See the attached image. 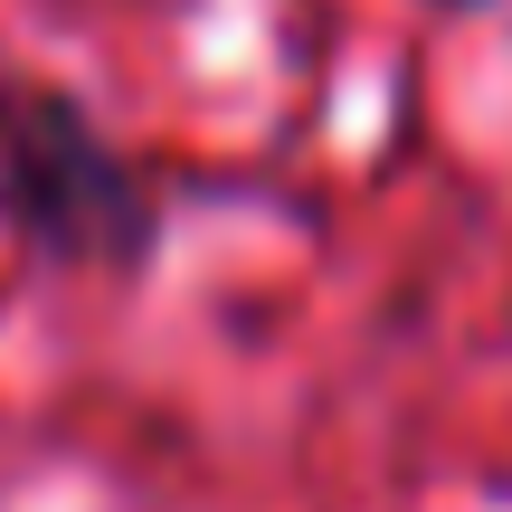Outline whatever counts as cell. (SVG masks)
I'll return each mask as SVG.
<instances>
[{
	"label": "cell",
	"mask_w": 512,
	"mask_h": 512,
	"mask_svg": "<svg viewBox=\"0 0 512 512\" xmlns=\"http://www.w3.org/2000/svg\"><path fill=\"white\" fill-rule=\"evenodd\" d=\"M0 228L48 266H143L152 190L67 86L0 76Z\"/></svg>",
	"instance_id": "cell-1"
},
{
	"label": "cell",
	"mask_w": 512,
	"mask_h": 512,
	"mask_svg": "<svg viewBox=\"0 0 512 512\" xmlns=\"http://www.w3.org/2000/svg\"><path fill=\"white\" fill-rule=\"evenodd\" d=\"M437 10H475V0H437Z\"/></svg>",
	"instance_id": "cell-2"
}]
</instances>
